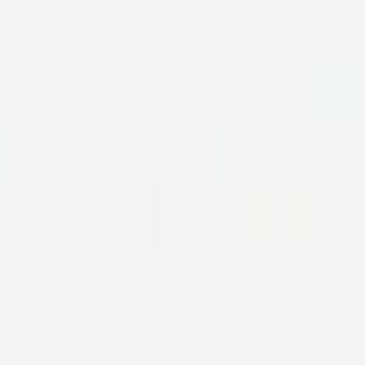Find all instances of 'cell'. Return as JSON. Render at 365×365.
<instances>
[{
    "label": "cell",
    "mask_w": 365,
    "mask_h": 365,
    "mask_svg": "<svg viewBox=\"0 0 365 365\" xmlns=\"http://www.w3.org/2000/svg\"><path fill=\"white\" fill-rule=\"evenodd\" d=\"M4 181L12 185H56V126L51 122H12L9 126V169Z\"/></svg>",
    "instance_id": "1"
},
{
    "label": "cell",
    "mask_w": 365,
    "mask_h": 365,
    "mask_svg": "<svg viewBox=\"0 0 365 365\" xmlns=\"http://www.w3.org/2000/svg\"><path fill=\"white\" fill-rule=\"evenodd\" d=\"M247 244H275V189L271 185H247Z\"/></svg>",
    "instance_id": "3"
},
{
    "label": "cell",
    "mask_w": 365,
    "mask_h": 365,
    "mask_svg": "<svg viewBox=\"0 0 365 365\" xmlns=\"http://www.w3.org/2000/svg\"><path fill=\"white\" fill-rule=\"evenodd\" d=\"M228 185H252V126H228Z\"/></svg>",
    "instance_id": "4"
},
{
    "label": "cell",
    "mask_w": 365,
    "mask_h": 365,
    "mask_svg": "<svg viewBox=\"0 0 365 365\" xmlns=\"http://www.w3.org/2000/svg\"><path fill=\"white\" fill-rule=\"evenodd\" d=\"M283 197H287L283 244H291V247H310V244H314V205H310V197H314V192H310L307 185H291Z\"/></svg>",
    "instance_id": "2"
},
{
    "label": "cell",
    "mask_w": 365,
    "mask_h": 365,
    "mask_svg": "<svg viewBox=\"0 0 365 365\" xmlns=\"http://www.w3.org/2000/svg\"><path fill=\"white\" fill-rule=\"evenodd\" d=\"M189 181L192 185L212 181V126L208 122L189 126Z\"/></svg>",
    "instance_id": "5"
}]
</instances>
